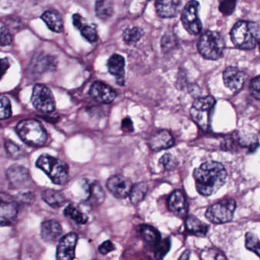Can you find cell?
Segmentation results:
<instances>
[{"label": "cell", "mask_w": 260, "mask_h": 260, "mask_svg": "<svg viewBox=\"0 0 260 260\" xmlns=\"http://www.w3.org/2000/svg\"><path fill=\"white\" fill-rule=\"evenodd\" d=\"M12 42V36L10 31L6 26H2L0 28V46L6 47L11 45Z\"/></svg>", "instance_id": "obj_40"}, {"label": "cell", "mask_w": 260, "mask_h": 260, "mask_svg": "<svg viewBox=\"0 0 260 260\" xmlns=\"http://www.w3.org/2000/svg\"><path fill=\"white\" fill-rule=\"evenodd\" d=\"M148 145L152 151L158 152L172 148L174 145V139L169 131L160 130L150 136Z\"/></svg>", "instance_id": "obj_15"}, {"label": "cell", "mask_w": 260, "mask_h": 260, "mask_svg": "<svg viewBox=\"0 0 260 260\" xmlns=\"http://www.w3.org/2000/svg\"><path fill=\"white\" fill-rule=\"evenodd\" d=\"M122 131L124 133H132L134 131V126H133V121L129 117L125 118L122 121L121 125Z\"/></svg>", "instance_id": "obj_43"}, {"label": "cell", "mask_w": 260, "mask_h": 260, "mask_svg": "<svg viewBox=\"0 0 260 260\" xmlns=\"http://www.w3.org/2000/svg\"><path fill=\"white\" fill-rule=\"evenodd\" d=\"M89 94L96 102L103 104L111 103L117 97V93L114 89L102 82H94L91 85Z\"/></svg>", "instance_id": "obj_14"}, {"label": "cell", "mask_w": 260, "mask_h": 260, "mask_svg": "<svg viewBox=\"0 0 260 260\" xmlns=\"http://www.w3.org/2000/svg\"><path fill=\"white\" fill-rule=\"evenodd\" d=\"M36 166L44 171L54 184L64 185L68 181V165L59 159L43 154L37 160Z\"/></svg>", "instance_id": "obj_3"}, {"label": "cell", "mask_w": 260, "mask_h": 260, "mask_svg": "<svg viewBox=\"0 0 260 260\" xmlns=\"http://www.w3.org/2000/svg\"><path fill=\"white\" fill-rule=\"evenodd\" d=\"M199 10L200 3L196 0H191L186 5L182 12L181 20L183 27L190 35H198L203 28L199 16Z\"/></svg>", "instance_id": "obj_9"}, {"label": "cell", "mask_w": 260, "mask_h": 260, "mask_svg": "<svg viewBox=\"0 0 260 260\" xmlns=\"http://www.w3.org/2000/svg\"><path fill=\"white\" fill-rule=\"evenodd\" d=\"M108 68L111 75L115 76L117 84L125 83V60L120 54H114L108 61Z\"/></svg>", "instance_id": "obj_21"}, {"label": "cell", "mask_w": 260, "mask_h": 260, "mask_svg": "<svg viewBox=\"0 0 260 260\" xmlns=\"http://www.w3.org/2000/svg\"><path fill=\"white\" fill-rule=\"evenodd\" d=\"M168 209L177 218H186L188 213V204L183 192L175 190L171 194L168 201Z\"/></svg>", "instance_id": "obj_16"}, {"label": "cell", "mask_w": 260, "mask_h": 260, "mask_svg": "<svg viewBox=\"0 0 260 260\" xmlns=\"http://www.w3.org/2000/svg\"><path fill=\"white\" fill-rule=\"evenodd\" d=\"M193 177L199 193L204 196H209L218 192L224 186L228 174L221 163L209 161L196 169Z\"/></svg>", "instance_id": "obj_1"}, {"label": "cell", "mask_w": 260, "mask_h": 260, "mask_svg": "<svg viewBox=\"0 0 260 260\" xmlns=\"http://www.w3.org/2000/svg\"><path fill=\"white\" fill-rule=\"evenodd\" d=\"M246 247L250 251L256 253L260 257V239L253 233L246 235Z\"/></svg>", "instance_id": "obj_33"}, {"label": "cell", "mask_w": 260, "mask_h": 260, "mask_svg": "<svg viewBox=\"0 0 260 260\" xmlns=\"http://www.w3.org/2000/svg\"><path fill=\"white\" fill-rule=\"evenodd\" d=\"M85 189H86L88 197L86 198V203L91 206H99L104 203L105 198V193L102 189L100 183L98 181L92 183L85 182Z\"/></svg>", "instance_id": "obj_22"}, {"label": "cell", "mask_w": 260, "mask_h": 260, "mask_svg": "<svg viewBox=\"0 0 260 260\" xmlns=\"http://www.w3.org/2000/svg\"><path fill=\"white\" fill-rule=\"evenodd\" d=\"M19 199L22 201H27L30 203L34 199V195L32 192H25V193H21L20 195Z\"/></svg>", "instance_id": "obj_46"}, {"label": "cell", "mask_w": 260, "mask_h": 260, "mask_svg": "<svg viewBox=\"0 0 260 260\" xmlns=\"http://www.w3.org/2000/svg\"><path fill=\"white\" fill-rule=\"evenodd\" d=\"M236 203L233 199L222 200L211 206L206 212V217L213 224H224L233 218Z\"/></svg>", "instance_id": "obj_7"}, {"label": "cell", "mask_w": 260, "mask_h": 260, "mask_svg": "<svg viewBox=\"0 0 260 260\" xmlns=\"http://www.w3.org/2000/svg\"><path fill=\"white\" fill-rule=\"evenodd\" d=\"M95 12L101 19H108L114 12V6L111 0H97L95 3Z\"/></svg>", "instance_id": "obj_28"}, {"label": "cell", "mask_w": 260, "mask_h": 260, "mask_svg": "<svg viewBox=\"0 0 260 260\" xmlns=\"http://www.w3.org/2000/svg\"><path fill=\"white\" fill-rule=\"evenodd\" d=\"M237 0H221L219 9L224 15H232L236 7Z\"/></svg>", "instance_id": "obj_38"}, {"label": "cell", "mask_w": 260, "mask_h": 260, "mask_svg": "<svg viewBox=\"0 0 260 260\" xmlns=\"http://www.w3.org/2000/svg\"><path fill=\"white\" fill-rule=\"evenodd\" d=\"M41 18L52 32L60 33L63 30L62 17H61L60 14L56 11H46L41 15Z\"/></svg>", "instance_id": "obj_23"}, {"label": "cell", "mask_w": 260, "mask_h": 260, "mask_svg": "<svg viewBox=\"0 0 260 260\" xmlns=\"http://www.w3.org/2000/svg\"><path fill=\"white\" fill-rule=\"evenodd\" d=\"M78 236L76 234L70 233L61 238L56 249V259L71 260L75 258Z\"/></svg>", "instance_id": "obj_13"}, {"label": "cell", "mask_w": 260, "mask_h": 260, "mask_svg": "<svg viewBox=\"0 0 260 260\" xmlns=\"http://www.w3.org/2000/svg\"><path fill=\"white\" fill-rule=\"evenodd\" d=\"M6 178L12 189H21L30 185L31 176L28 169L19 165H13L6 171Z\"/></svg>", "instance_id": "obj_11"}, {"label": "cell", "mask_w": 260, "mask_h": 260, "mask_svg": "<svg viewBox=\"0 0 260 260\" xmlns=\"http://www.w3.org/2000/svg\"><path fill=\"white\" fill-rule=\"evenodd\" d=\"M5 149L8 157L13 160H18L24 155V151L16 143L9 140L5 141Z\"/></svg>", "instance_id": "obj_32"}, {"label": "cell", "mask_w": 260, "mask_h": 260, "mask_svg": "<svg viewBox=\"0 0 260 260\" xmlns=\"http://www.w3.org/2000/svg\"><path fill=\"white\" fill-rule=\"evenodd\" d=\"M154 256L156 259H162L168 253L171 248V241L169 239L160 240V242L154 247Z\"/></svg>", "instance_id": "obj_35"}, {"label": "cell", "mask_w": 260, "mask_h": 260, "mask_svg": "<svg viewBox=\"0 0 260 260\" xmlns=\"http://www.w3.org/2000/svg\"><path fill=\"white\" fill-rule=\"evenodd\" d=\"M160 163L168 170H172L178 166L177 159L171 154H165L160 159Z\"/></svg>", "instance_id": "obj_36"}, {"label": "cell", "mask_w": 260, "mask_h": 260, "mask_svg": "<svg viewBox=\"0 0 260 260\" xmlns=\"http://www.w3.org/2000/svg\"><path fill=\"white\" fill-rule=\"evenodd\" d=\"M225 43L219 33L213 31L205 32L198 43V50L203 57L211 61L220 59L224 53Z\"/></svg>", "instance_id": "obj_5"}, {"label": "cell", "mask_w": 260, "mask_h": 260, "mask_svg": "<svg viewBox=\"0 0 260 260\" xmlns=\"http://www.w3.org/2000/svg\"><path fill=\"white\" fill-rule=\"evenodd\" d=\"M42 198L53 209H59L65 204L67 199L63 194L54 189H47L42 193Z\"/></svg>", "instance_id": "obj_26"}, {"label": "cell", "mask_w": 260, "mask_h": 260, "mask_svg": "<svg viewBox=\"0 0 260 260\" xmlns=\"http://www.w3.org/2000/svg\"><path fill=\"white\" fill-rule=\"evenodd\" d=\"M223 79L226 86L233 92L241 90L245 83L246 76L236 67H228L223 73Z\"/></svg>", "instance_id": "obj_17"}, {"label": "cell", "mask_w": 260, "mask_h": 260, "mask_svg": "<svg viewBox=\"0 0 260 260\" xmlns=\"http://www.w3.org/2000/svg\"><path fill=\"white\" fill-rule=\"evenodd\" d=\"M238 145L248 150L249 152H254L259 147V140L255 134H243L238 137Z\"/></svg>", "instance_id": "obj_29"}, {"label": "cell", "mask_w": 260, "mask_h": 260, "mask_svg": "<svg viewBox=\"0 0 260 260\" xmlns=\"http://www.w3.org/2000/svg\"><path fill=\"white\" fill-rule=\"evenodd\" d=\"M10 65L11 63L9 58L5 57L0 59V80L4 76V75L6 74V72L10 67Z\"/></svg>", "instance_id": "obj_44"}, {"label": "cell", "mask_w": 260, "mask_h": 260, "mask_svg": "<svg viewBox=\"0 0 260 260\" xmlns=\"http://www.w3.org/2000/svg\"><path fill=\"white\" fill-rule=\"evenodd\" d=\"M186 228L194 236L204 238L207 235L209 226L202 222L197 217L189 215L186 219Z\"/></svg>", "instance_id": "obj_25"}, {"label": "cell", "mask_w": 260, "mask_h": 260, "mask_svg": "<svg viewBox=\"0 0 260 260\" xmlns=\"http://www.w3.org/2000/svg\"><path fill=\"white\" fill-rule=\"evenodd\" d=\"M181 2L182 0H157L156 11L161 18H174L178 14Z\"/></svg>", "instance_id": "obj_20"}, {"label": "cell", "mask_w": 260, "mask_h": 260, "mask_svg": "<svg viewBox=\"0 0 260 260\" xmlns=\"http://www.w3.org/2000/svg\"><path fill=\"white\" fill-rule=\"evenodd\" d=\"M115 250V246L111 241H105L102 245L99 247V251L102 255H107L111 252Z\"/></svg>", "instance_id": "obj_42"}, {"label": "cell", "mask_w": 260, "mask_h": 260, "mask_svg": "<svg viewBox=\"0 0 260 260\" xmlns=\"http://www.w3.org/2000/svg\"><path fill=\"white\" fill-rule=\"evenodd\" d=\"M31 102L38 111L44 114L53 112L56 108L51 90L42 84H37L34 86Z\"/></svg>", "instance_id": "obj_8"}, {"label": "cell", "mask_w": 260, "mask_h": 260, "mask_svg": "<svg viewBox=\"0 0 260 260\" xmlns=\"http://www.w3.org/2000/svg\"><path fill=\"white\" fill-rule=\"evenodd\" d=\"M64 215L79 224H86L88 220V217L73 205H69L66 208L65 210H64Z\"/></svg>", "instance_id": "obj_30"}, {"label": "cell", "mask_w": 260, "mask_h": 260, "mask_svg": "<svg viewBox=\"0 0 260 260\" xmlns=\"http://www.w3.org/2000/svg\"><path fill=\"white\" fill-rule=\"evenodd\" d=\"M81 35L91 43L95 42L98 40V34L95 29L88 24H84L80 30Z\"/></svg>", "instance_id": "obj_37"}, {"label": "cell", "mask_w": 260, "mask_h": 260, "mask_svg": "<svg viewBox=\"0 0 260 260\" xmlns=\"http://www.w3.org/2000/svg\"><path fill=\"white\" fill-rule=\"evenodd\" d=\"M250 90L252 96L257 100H260V76L254 78L252 80L251 83H250Z\"/></svg>", "instance_id": "obj_41"}, {"label": "cell", "mask_w": 260, "mask_h": 260, "mask_svg": "<svg viewBox=\"0 0 260 260\" xmlns=\"http://www.w3.org/2000/svg\"><path fill=\"white\" fill-rule=\"evenodd\" d=\"M259 26L252 21H238L231 32V38L234 44L242 50L254 48L259 42Z\"/></svg>", "instance_id": "obj_2"}, {"label": "cell", "mask_w": 260, "mask_h": 260, "mask_svg": "<svg viewBox=\"0 0 260 260\" xmlns=\"http://www.w3.org/2000/svg\"><path fill=\"white\" fill-rule=\"evenodd\" d=\"M12 113L10 101L6 96L0 95V120L9 119Z\"/></svg>", "instance_id": "obj_34"}, {"label": "cell", "mask_w": 260, "mask_h": 260, "mask_svg": "<svg viewBox=\"0 0 260 260\" xmlns=\"http://www.w3.org/2000/svg\"><path fill=\"white\" fill-rule=\"evenodd\" d=\"M16 131L20 138L30 146H42L47 141V131L38 120L21 121L17 125Z\"/></svg>", "instance_id": "obj_4"}, {"label": "cell", "mask_w": 260, "mask_h": 260, "mask_svg": "<svg viewBox=\"0 0 260 260\" xmlns=\"http://www.w3.org/2000/svg\"><path fill=\"white\" fill-rule=\"evenodd\" d=\"M201 258L203 259H224L225 256L219 250L216 249L210 248L205 250L201 254Z\"/></svg>", "instance_id": "obj_39"}, {"label": "cell", "mask_w": 260, "mask_h": 260, "mask_svg": "<svg viewBox=\"0 0 260 260\" xmlns=\"http://www.w3.org/2000/svg\"><path fill=\"white\" fill-rule=\"evenodd\" d=\"M148 190V186L146 183H139L134 185L132 188L129 194L130 201L134 206H138L139 203L143 201L146 196Z\"/></svg>", "instance_id": "obj_27"}, {"label": "cell", "mask_w": 260, "mask_h": 260, "mask_svg": "<svg viewBox=\"0 0 260 260\" xmlns=\"http://www.w3.org/2000/svg\"><path fill=\"white\" fill-rule=\"evenodd\" d=\"M143 35V31L139 27H129L123 32V39L127 44L138 42Z\"/></svg>", "instance_id": "obj_31"}, {"label": "cell", "mask_w": 260, "mask_h": 260, "mask_svg": "<svg viewBox=\"0 0 260 260\" xmlns=\"http://www.w3.org/2000/svg\"><path fill=\"white\" fill-rule=\"evenodd\" d=\"M60 224L55 220L44 221L41 224V238L47 243H54L62 235Z\"/></svg>", "instance_id": "obj_19"}, {"label": "cell", "mask_w": 260, "mask_h": 260, "mask_svg": "<svg viewBox=\"0 0 260 260\" xmlns=\"http://www.w3.org/2000/svg\"><path fill=\"white\" fill-rule=\"evenodd\" d=\"M18 213L17 199L5 192L0 193V227L11 225Z\"/></svg>", "instance_id": "obj_10"}, {"label": "cell", "mask_w": 260, "mask_h": 260, "mask_svg": "<svg viewBox=\"0 0 260 260\" xmlns=\"http://www.w3.org/2000/svg\"><path fill=\"white\" fill-rule=\"evenodd\" d=\"M133 186L129 179L121 175L113 176L107 182L108 190L118 199H123L129 196Z\"/></svg>", "instance_id": "obj_12"}, {"label": "cell", "mask_w": 260, "mask_h": 260, "mask_svg": "<svg viewBox=\"0 0 260 260\" xmlns=\"http://www.w3.org/2000/svg\"><path fill=\"white\" fill-rule=\"evenodd\" d=\"M216 101L212 96L199 98L192 104L190 116L192 121L205 131L210 129L212 113Z\"/></svg>", "instance_id": "obj_6"}, {"label": "cell", "mask_w": 260, "mask_h": 260, "mask_svg": "<svg viewBox=\"0 0 260 260\" xmlns=\"http://www.w3.org/2000/svg\"><path fill=\"white\" fill-rule=\"evenodd\" d=\"M138 232L144 242L151 247H155L161 240L160 234L159 233L157 229L154 228L152 226L142 224V225L139 226Z\"/></svg>", "instance_id": "obj_24"}, {"label": "cell", "mask_w": 260, "mask_h": 260, "mask_svg": "<svg viewBox=\"0 0 260 260\" xmlns=\"http://www.w3.org/2000/svg\"><path fill=\"white\" fill-rule=\"evenodd\" d=\"M56 67V61L53 56L48 54L37 55L33 60L30 61L29 65V71L33 74H40L44 72L50 71L54 70Z\"/></svg>", "instance_id": "obj_18"}, {"label": "cell", "mask_w": 260, "mask_h": 260, "mask_svg": "<svg viewBox=\"0 0 260 260\" xmlns=\"http://www.w3.org/2000/svg\"><path fill=\"white\" fill-rule=\"evenodd\" d=\"M73 24H74L75 27L78 29V30H80L81 27L84 25V21L83 18L79 14H75L73 16Z\"/></svg>", "instance_id": "obj_45"}]
</instances>
